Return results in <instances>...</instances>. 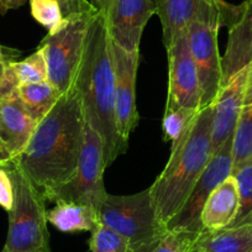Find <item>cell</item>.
<instances>
[{"label": "cell", "instance_id": "22", "mask_svg": "<svg viewBox=\"0 0 252 252\" xmlns=\"http://www.w3.org/2000/svg\"><path fill=\"white\" fill-rule=\"evenodd\" d=\"M252 164V105H244L232 135V172Z\"/></svg>", "mask_w": 252, "mask_h": 252}, {"label": "cell", "instance_id": "25", "mask_svg": "<svg viewBox=\"0 0 252 252\" xmlns=\"http://www.w3.org/2000/svg\"><path fill=\"white\" fill-rule=\"evenodd\" d=\"M89 247L92 252H129L130 242L111 230L110 227L99 222L93 231H91Z\"/></svg>", "mask_w": 252, "mask_h": 252}, {"label": "cell", "instance_id": "23", "mask_svg": "<svg viewBox=\"0 0 252 252\" xmlns=\"http://www.w3.org/2000/svg\"><path fill=\"white\" fill-rule=\"evenodd\" d=\"M10 69L20 84L48 81V67L43 51L38 47L31 56L19 62H10Z\"/></svg>", "mask_w": 252, "mask_h": 252}, {"label": "cell", "instance_id": "31", "mask_svg": "<svg viewBox=\"0 0 252 252\" xmlns=\"http://www.w3.org/2000/svg\"><path fill=\"white\" fill-rule=\"evenodd\" d=\"M26 1L28 0H0V13L5 14L6 11L20 8Z\"/></svg>", "mask_w": 252, "mask_h": 252}, {"label": "cell", "instance_id": "17", "mask_svg": "<svg viewBox=\"0 0 252 252\" xmlns=\"http://www.w3.org/2000/svg\"><path fill=\"white\" fill-rule=\"evenodd\" d=\"M239 203L236 179L230 176L215 188L205 202L200 217L203 230H219L229 226L236 217Z\"/></svg>", "mask_w": 252, "mask_h": 252}, {"label": "cell", "instance_id": "3", "mask_svg": "<svg viewBox=\"0 0 252 252\" xmlns=\"http://www.w3.org/2000/svg\"><path fill=\"white\" fill-rule=\"evenodd\" d=\"M212 105L198 113L186 141L171 152L164 169L150 187L155 209L166 226L181 212L212 159Z\"/></svg>", "mask_w": 252, "mask_h": 252}, {"label": "cell", "instance_id": "24", "mask_svg": "<svg viewBox=\"0 0 252 252\" xmlns=\"http://www.w3.org/2000/svg\"><path fill=\"white\" fill-rule=\"evenodd\" d=\"M231 176L236 179L240 203L236 217L229 226L252 224V164L232 172Z\"/></svg>", "mask_w": 252, "mask_h": 252}, {"label": "cell", "instance_id": "18", "mask_svg": "<svg viewBox=\"0 0 252 252\" xmlns=\"http://www.w3.org/2000/svg\"><path fill=\"white\" fill-rule=\"evenodd\" d=\"M194 250L207 252H251L252 224L227 226L219 230H203L195 242Z\"/></svg>", "mask_w": 252, "mask_h": 252}, {"label": "cell", "instance_id": "20", "mask_svg": "<svg viewBox=\"0 0 252 252\" xmlns=\"http://www.w3.org/2000/svg\"><path fill=\"white\" fill-rule=\"evenodd\" d=\"M16 94L37 123L50 113L62 95L50 81L20 84L16 89Z\"/></svg>", "mask_w": 252, "mask_h": 252}, {"label": "cell", "instance_id": "9", "mask_svg": "<svg viewBox=\"0 0 252 252\" xmlns=\"http://www.w3.org/2000/svg\"><path fill=\"white\" fill-rule=\"evenodd\" d=\"M232 173V136L213 154L212 159L207 168L199 177L194 188L184 203L181 212L167 224V230L181 229L188 231L202 232L203 226L200 221L203 208L209 195L212 194L220 183Z\"/></svg>", "mask_w": 252, "mask_h": 252}, {"label": "cell", "instance_id": "29", "mask_svg": "<svg viewBox=\"0 0 252 252\" xmlns=\"http://www.w3.org/2000/svg\"><path fill=\"white\" fill-rule=\"evenodd\" d=\"M14 203V187L8 171L0 166V207L10 212Z\"/></svg>", "mask_w": 252, "mask_h": 252}, {"label": "cell", "instance_id": "12", "mask_svg": "<svg viewBox=\"0 0 252 252\" xmlns=\"http://www.w3.org/2000/svg\"><path fill=\"white\" fill-rule=\"evenodd\" d=\"M115 71V119L121 139L129 144V136L139 123L136 108V76L139 51L127 52L113 42Z\"/></svg>", "mask_w": 252, "mask_h": 252}, {"label": "cell", "instance_id": "5", "mask_svg": "<svg viewBox=\"0 0 252 252\" xmlns=\"http://www.w3.org/2000/svg\"><path fill=\"white\" fill-rule=\"evenodd\" d=\"M96 11L64 19L62 25L48 32L40 45L47 62L48 81L61 94L73 88L83 58L89 24Z\"/></svg>", "mask_w": 252, "mask_h": 252}, {"label": "cell", "instance_id": "37", "mask_svg": "<svg viewBox=\"0 0 252 252\" xmlns=\"http://www.w3.org/2000/svg\"><path fill=\"white\" fill-rule=\"evenodd\" d=\"M193 252H207V251H203V250H194Z\"/></svg>", "mask_w": 252, "mask_h": 252}, {"label": "cell", "instance_id": "13", "mask_svg": "<svg viewBox=\"0 0 252 252\" xmlns=\"http://www.w3.org/2000/svg\"><path fill=\"white\" fill-rule=\"evenodd\" d=\"M156 13L151 0H114L105 16L111 41L127 52L139 51L145 26Z\"/></svg>", "mask_w": 252, "mask_h": 252}, {"label": "cell", "instance_id": "11", "mask_svg": "<svg viewBox=\"0 0 252 252\" xmlns=\"http://www.w3.org/2000/svg\"><path fill=\"white\" fill-rule=\"evenodd\" d=\"M168 53V95L166 105L184 106L200 110V86L188 40V29L174 36Z\"/></svg>", "mask_w": 252, "mask_h": 252}, {"label": "cell", "instance_id": "28", "mask_svg": "<svg viewBox=\"0 0 252 252\" xmlns=\"http://www.w3.org/2000/svg\"><path fill=\"white\" fill-rule=\"evenodd\" d=\"M11 61L6 57L0 46V98H6L16 93L19 83L10 69Z\"/></svg>", "mask_w": 252, "mask_h": 252}, {"label": "cell", "instance_id": "7", "mask_svg": "<svg viewBox=\"0 0 252 252\" xmlns=\"http://www.w3.org/2000/svg\"><path fill=\"white\" fill-rule=\"evenodd\" d=\"M105 168L103 139L86 121L83 147L76 173L67 183L48 193L46 200L81 203L98 212L108 194L103 181Z\"/></svg>", "mask_w": 252, "mask_h": 252}, {"label": "cell", "instance_id": "38", "mask_svg": "<svg viewBox=\"0 0 252 252\" xmlns=\"http://www.w3.org/2000/svg\"><path fill=\"white\" fill-rule=\"evenodd\" d=\"M1 252H8V251H6V250H5V249H3V251H1Z\"/></svg>", "mask_w": 252, "mask_h": 252}, {"label": "cell", "instance_id": "32", "mask_svg": "<svg viewBox=\"0 0 252 252\" xmlns=\"http://www.w3.org/2000/svg\"><path fill=\"white\" fill-rule=\"evenodd\" d=\"M161 237H159V239H161ZM159 239L152 240V241L149 242H144V244L140 245H130L129 252H152V250L155 249V246H156Z\"/></svg>", "mask_w": 252, "mask_h": 252}, {"label": "cell", "instance_id": "30", "mask_svg": "<svg viewBox=\"0 0 252 252\" xmlns=\"http://www.w3.org/2000/svg\"><path fill=\"white\" fill-rule=\"evenodd\" d=\"M61 8H62L63 18L67 19L69 16L78 15V14L89 13L96 10L91 4L89 0H60Z\"/></svg>", "mask_w": 252, "mask_h": 252}, {"label": "cell", "instance_id": "27", "mask_svg": "<svg viewBox=\"0 0 252 252\" xmlns=\"http://www.w3.org/2000/svg\"><path fill=\"white\" fill-rule=\"evenodd\" d=\"M33 19L52 32L64 21L60 0H29Z\"/></svg>", "mask_w": 252, "mask_h": 252}, {"label": "cell", "instance_id": "36", "mask_svg": "<svg viewBox=\"0 0 252 252\" xmlns=\"http://www.w3.org/2000/svg\"><path fill=\"white\" fill-rule=\"evenodd\" d=\"M151 1H152V3H154V4H155V6H156V9H157V8H158L159 3H161L162 0H151Z\"/></svg>", "mask_w": 252, "mask_h": 252}, {"label": "cell", "instance_id": "34", "mask_svg": "<svg viewBox=\"0 0 252 252\" xmlns=\"http://www.w3.org/2000/svg\"><path fill=\"white\" fill-rule=\"evenodd\" d=\"M244 105H252V88L247 89L246 94H245Z\"/></svg>", "mask_w": 252, "mask_h": 252}, {"label": "cell", "instance_id": "39", "mask_svg": "<svg viewBox=\"0 0 252 252\" xmlns=\"http://www.w3.org/2000/svg\"><path fill=\"white\" fill-rule=\"evenodd\" d=\"M251 252H252V251H251Z\"/></svg>", "mask_w": 252, "mask_h": 252}, {"label": "cell", "instance_id": "6", "mask_svg": "<svg viewBox=\"0 0 252 252\" xmlns=\"http://www.w3.org/2000/svg\"><path fill=\"white\" fill-rule=\"evenodd\" d=\"M98 220L125 237L130 245L157 240L167 231L155 209L150 188L132 195L106 194L98 209Z\"/></svg>", "mask_w": 252, "mask_h": 252}, {"label": "cell", "instance_id": "19", "mask_svg": "<svg viewBox=\"0 0 252 252\" xmlns=\"http://www.w3.org/2000/svg\"><path fill=\"white\" fill-rule=\"evenodd\" d=\"M47 221L63 232L93 231L99 224L94 208L74 202H56L47 212Z\"/></svg>", "mask_w": 252, "mask_h": 252}, {"label": "cell", "instance_id": "16", "mask_svg": "<svg viewBox=\"0 0 252 252\" xmlns=\"http://www.w3.org/2000/svg\"><path fill=\"white\" fill-rule=\"evenodd\" d=\"M252 62V0L239 5L236 16L229 25V41L222 63V87ZM221 87V88H222Z\"/></svg>", "mask_w": 252, "mask_h": 252}, {"label": "cell", "instance_id": "8", "mask_svg": "<svg viewBox=\"0 0 252 252\" xmlns=\"http://www.w3.org/2000/svg\"><path fill=\"white\" fill-rule=\"evenodd\" d=\"M239 5H231L224 0H162L157 15L162 24L164 46H169L174 36L188 28L190 21L208 25L227 26L236 16Z\"/></svg>", "mask_w": 252, "mask_h": 252}, {"label": "cell", "instance_id": "15", "mask_svg": "<svg viewBox=\"0 0 252 252\" xmlns=\"http://www.w3.org/2000/svg\"><path fill=\"white\" fill-rule=\"evenodd\" d=\"M249 67L240 71L231 81L220 89L213 101L212 146L213 154L234 135L240 114L244 108Z\"/></svg>", "mask_w": 252, "mask_h": 252}, {"label": "cell", "instance_id": "14", "mask_svg": "<svg viewBox=\"0 0 252 252\" xmlns=\"http://www.w3.org/2000/svg\"><path fill=\"white\" fill-rule=\"evenodd\" d=\"M37 121L18 94L0 98V166L15 161L32 136Z\"/></svg>", "mask_w": 252, "mask_h": 252}, {"label": "cell", "instance_id": "2", "mask_svg": "<svg viewBox=\"0 0 252 252\" xmlns=\"http://www.w3.org/2000/svg\"><path fill=\"white\" fill-rule=\"evenodd\" d=\"M74 87L81 95L84 118L103 139L104 159L109 167L127 144L120 137L115 119V71L113 41L106 18L96 11L89 24L83 58Z\"/></svg>", "mask_w": 252, "mask_h": 252}, {"label": "cell", "instance_id": "26", "mask_svg": "<svg viewBox=\"0 0 252 252\" xmlns=\"http://www.w3.org/2000/svg\"><path fill=\"white\" fill-rule=\"evenodd\" d=\"M200 232L188 230H167L152 252H193Z\"/></svg>", "mask_w": 252, "mask_h": 252}, {"label": "cell", "instance_id": "4", "mask_svg": "<svg viewBox=\"0 0 252 252\" xmlns=\"http://www.w3.org/2000/svg\"><path fill=\"white\" fill-rule=\"evenodd\" d=\"M14 187V203L9 213L8 252H52L47 229L46 198L14 162L1 166Z\"/></svg>", "mask_w": 252, "mask_h": 252}, {"label": "cell", "instance_id": "35", "mask_svg": "<svg viewBox=\"0 0 252 252\" xmlns=\"http://www.w3.org/2000/svg\"><path fill=\"white\" fill-rule=\"evenodd\" d=\"M252 88V62L249 64V72H247V86H246V91L247 89Z\"/></svg>", "mask_w": 252, "mask_h": 252}, {"label": "cell", "instance_id": "10", "mask_svg": "<svg viewBox=\"0 0 252 252\" xmlns=\"http://www.w3.org/2000/svg\"><path fill=\"white\" fill-rule=\"evenodd\" d=\"M188 40L200 86V110L212 105L222 87V63L218 47L219 28L199 21L188 25Z\"/></svg>", "mask_w": 252, "mask_h": 252}, {"label": "cell", "instance_id": "1", "mask_svg": "<svg viewBox=\"0 0 252 252\" xmlns=\"http://www.w3.org/2000/svg\"><path fill=\"white\" fill-rule=\"evenodd\" d=\"M84 127L81 95L73 86L38 121L28 146L13 161L43 197L67 183L76 173Z\"/></svg>", "mask_w": 252, "mask_h": 252}, {"label": "cell", "instance_id": "33", "mask_svg": "<svg viewBox=\"0 0 252 252\" xmlns=\"http://www.w3.org/2000/svg\"><path fill=\"white\" fill-rule=\"evenodd\" d=\"M89 1H91V4L96 10L100 11V13H103L106 16V14L110 10L114 0H89Z\"/></svg>", "mask_w": 252, "mask_h": 252}, {"label": "cell", "instance_id": "21", "mask_svg": "<svg viewBox=\"0 0 252 252\" xmlns=\"http://www.w3.org/2000/svg\"><path fill=\"white\" fill-rule=\"evenodd\" d=\"M200 110L184 106L166 105L162 129L164 140L171 141V152L177 151L183 145L192 130L195 118Z\"/></svg>", "mask_w": 252, "mask_h": 252}]
</instances>
